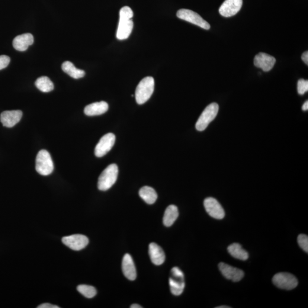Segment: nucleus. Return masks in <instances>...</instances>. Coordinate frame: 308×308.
Instances as JSON below:
<instances>
[{
	"mask_svg": "<svg viewBox=\"0 0 308 308\" xmlns=\"http://www.w3.org/2000/svg\"><path fill=\"white\" fill-rule=\"evenodd\" d=\"M108 109V105L107 102H95L86 106L84 109V113L88 116H96L105 113Z\"/></svg>",
	"mask_w": 308,
	"mask_h": 308,
	"instance_id": "6ab92c4d",
	"label": "nucleus"
},
{
	"mask_svg": "<svg viewBox=\"0 0 308 308\" xmlns=\"http://www.w3.org/2000/svg\"><path fill=\"white\" fill-rule=\"evenodd\" d=\"M115 136L113 133H108L101 138L95 148V155L98 158L104 156L110 152L114 145Z\"/></svg>",
	"mask_w": 308,
	"mask_h": 308,
	"instance_id": "9d476101",
	"label": "nucleus"
},
{
	"mask_svg": "<svg viewBox=\"0 0 308 308\" xmlns=\"http://www.w3.org/2000/svg\"><path fill=\"white\" fill-rule=\"evenodd\" d=\"M297 91L300 95H304L308 91V81L303 79H301L298 81Z\"/></svg>",
	"mask_w": 308,
	"mask_h": 308,
	"instance_id": "bb28decb",
	"label": "nucleus"
},
{
	"mask_svg": "<svg viewBox=\"0 0 308 308\" xmlns=\"http://www.w3.org/2000/svg\"><path fill=\"white\" fill-rule=\"evenodd\" d=\"M301 58H302V60L303 61V62H305V63L307 65H308V51H305V52L303 54L302 57H301Z\"/></svg>",
	"mask_w": 308,
	"mask_h": 308,
	"instance_id": "c756f323",
	"label": "nucleus"
},
{
	"mask_svg": "<svg viewBox=\"0 0 308 308\" xmlns=\"http://www.w3.org/2000/svg\"><path fill=\"white\" fill-rule=\"evenodd\" d=\"M118 175V168L117 165L111 164L107 167L98 178L99 190L105 191L110 189L116 182Z\"/></svg>",
	"mask_w": 308,
	"mask_h": 308,
	"instance_id": "7ed1b4c3",
	"label": "nucleus"
},
{
	"mask_svg": "<svg viewBox=\"0 0 308 308\" xmlns=\"http://www.w3.org/2000/svg\"><path fill=\"white\" fill-rule=\"evenodd\" d=\"M218 266L221 274L228 280L239 282L242 280L245 276V273L241 269L232 267L226 263L220 262Z\"/></svg>",
	"mask_w": 308,
	"mask_h": 308,
	"instance_id": "f8f14e48",
	"label": "nucleus"
},
{
	"mask_svg": "<svg viewBox=\"0 0 308 308\" xmlns=\"http://www.w3.org/2000/svg\"><path fill=\"white\" fill-rule=\"evenodd\" d=\"M62 241L64 245L77 251L85 248L89 242L87 237L80 234L63 237Z\"/></svg>",
	"mask_w": 308,
	"mask_h": 308,
	"instance_id": "1a4fd4ad",
	"label": "nucleus"
},
{
	"mask_svg": "<svg viewBox=\"0 0 308 308\" xmlns=\"http://www.w3.org/2000/svg\"><path fill=\"white\" fill-rule=\"evenodd\" d=\"M228 252L233 258L245 261L249 258L248 253L239 243H233L228 247Z\"/></svg>",
	"mask_w": 308,
	"mask_h": 308,
	"instance_id": "412c9836",
	"label": "nucleus"
},
{
	"mask_svg": "<svg viewBox=\"0 0 308 308\" xmlns=\"http://www.w3.org/2000/svg\"><path fill=\"white\" fill-rule=\"evenodd\" d=\"M10 62V57L5 55L0 56V70L6 68Z\"/></svg>",
	"mask_w": 308,
	"mask_h": 308,
	"instance_id": "cd10ccee",
	"label": "nucleus"
},
{
	"mask_svg": "<svg viewBox=\"0 0 308 308\" xmlns=\"http://www.w3.org/2000/svg\"><path fill=\"white\" fill-rule=\"evenodd\" d=\"M123 271L125 277L128 280L133 281L137 277V271L136 266L132 257L129 254L124 255L123 261Z\"/></svg>",
	"mask_w": 308,
	"mask_h": 308,
	"instance_id": "dca6fc26",
	"label": "nucleus"
},
{
	"mask_svg": "<svg viewBox=\"0 0 308 308\" xmlns=\"http://www.w3.org/2000/svg\"><path fill=\"white\" fill-rule=\"evenodd\" d=\"M243 0H226L219 8V14L225 17L235 15L241 9Z\"/></svg>",
	"mask_w": 308,
	"mask_h": 308,
	"instance_id": "ddd939ff",
	"label": "nucleus"
},
{
	"mask_svg": "<svg viewBox=\"0 0 308 308\" xmlns=\"http://www.w3.org/2000/svg\"><path fill=\"white\" fill-rule=\"evenodd\" d=\"M134 13L128 6H124L120 12V21L117 32V38L120 40L127 39L132 32Z\"/></svg>",
	"mask_w": 308,
	"mask_h": 308,
	"instance_id": "f257e3e1",
	"label": "nucleus"
},
{
	"mask_svg": "<svg viewBox=\"0 0 308 308\" xmlns=\"http://www.w3.org/2000/svg\"><path fill=\"white\" fill-rule=\"evenodd\" d=\"M297 241L298 245L307 253L308 252V237L304 234H300L298 236Z\"/></svg>",
	"mask_w": 308,
	"mask_h": 308,
	"instance_id": "a878e982",
	"label": "nucleus"
},
{
	"mask_svg": "<svg viewBox=\"0 0 308 308\" xmlns=\"http://www.w3.org/2000/svg\"><path fill=\"white\" fill-rule=\"evenodd\" d=\"M179 216L178 208L175 205H170L166 208L163 216V224L166 227H171Z\"/></svg>",
	"mask_w": 308,
	"mask_h": 308,
	"instance_id": "aec40b11",
	"label": "nucleus"
},
{
	"mask_svg": "<svg viewBox=\"0 0 308 308\" xmlns=\"http://www.w3.org/2000/svg\"><path fill=\"white\" fill-rule=\"evenodd\" d=\"M22 112L20 110L5 111L0 115V121L3 126L13 127L21 120Z\"/></svg>",
	"mask_w": 308,
	"mask_h": 308,
	"instance_id": "4468645a",
	"label": "nucleus"
},
{
	"mask_svg": "<svg viewBox=\"0 0 308 308\" xmlns=\"http://www.w3.org/2000/svg\"><path fill=\"white\" fill-rule=\"evenodd\" d=\"M170 290L175 296H180L185 288L184 273L178 267L172 268L169 278Z\"/></svg>",
	"mask_w": 308,
	"mask_h": 308,
	"instance_id": "423d86ee",
	"label": "nucleus"
},
{
	"mask_svg": "<svg viewBox=\"0 0 308 308\" xmlns=\"http://www.w3.org/2000/svg\"><path fill=\"white\" fill-rule=\"evenodd\" d=\"M34 43V37L31 33L21 34L15 38L13 46L15 49L20 51H24Z\"/></svg>",
	"mask_w": 308,
	"mask_h": 308,
	"instance_id": "f3484780",
	"label": "nucleus"
},
{
	"mask_svg": "<svg viewBox=\"0 0 308 308\" xmlns=\"http://www.w3.org/2000/svg\"><path fill=\"white\" fill-rule=\"evenodd\" d=\"M36 169L38 174L47 176L53 172L54 165L49 152L42 150L38 153L36 160Z\"/></svg>",
	"mask_w": 308,
	"mask_h": 308,
	"instance_id": "20e7f679",
	"label": "nucleus"
},
{
	"mask_svg": "<svg viewBox=\"0 0 308 308\" xmlns=\"http://www.w3.org/2000/svg\"><path fill=\"white\" fill-rule=\"evenodd\" d=\"M62 69L64 72L75 79L81 78L85 75L84 70L77 69L74 64L70 62H64Z\"/></svg>",
	"mask_w": 308,
	"mask_h": 308,
	"instance_id": "5701e85b",
	"label": "nucleus"
},
{
	"mask_svg": "<svg viewBox=\"0 0 308 308\" xmlns=\"http://www.w3.org/2000/svg\"><path fill=\"white\" fill-rule=\"evenodd\" d=\"M130 308H142V307H141L139 304H133V305H131Z\"/></svg>",
	"mask_w": 308,
	"mask_h": 308,
	"instance_id": "2f4dec72",
	"label": "nucleus"
},
{
	"mask_svg": "<svg viewBox=\"0 0 308 308\" xmlns=\"http://www.w3.org/2000/svg\"><path fill=\"white\" fill-rule=\"evenodd\" d=\"M149 255L154 264L160 265L165 261V254L163 249L155 243L149 245Z\"/></svg>",
	"mask_w": 308,
	"mask_h": 308,
	"instance_id": "a211bd4d",
	"label": "nucleus"
},
{
	"mask_svg": "<svg viewBox=\"0 0 308 308\" xmlns=\"http://www.w3.org/2000/svg\"><path fill=\"white\" fill-rule=\"evenodd\" d=\"M155 81L152 77H147L138 85L136 91V99L138 104L142 105L152 97L154 91Z\"/></svg>",
	"mask_w": 308,
	"mask_h": 308,
	"instance_id": "f03ea898",
	"label": "nucleus"
},
{
	"mask_svg": "<svg viewBox=\"0 0 308 308\" xmlns=\"http://www.w3.org/2000/svg\"><path fill=\"white\" fill-rule=\"evenodd\" d=\"M276 63L275 58L265 53H260L254 59V65L263 71L269 72L274 67Z\"/></svg>",
	"mask_w": 308,
	"mask_h": 308,
	"instance_id": "2eb2a0df",
	"label": "nucleus"
},
{
	"mask_svg": "<svg viewBox=\"0 0 308 308\" xmlns=\"http://www.w3.org/2000/svg\"><path fill=\"white\" fill-rule=\"evenodd\" d=\"M273 283L282 290H293L298 285V280L294 275L290 273L281 272L276 274L272 278Z\"/></svg>",
	"mask_w": 308,
	"mask_h": 308,
	"instance_id": "0eeeda50",
	"label": "nucleus"
},
{
	"mask_svg": "<svg viewBox=\"0 0 308 308\" xmlns=\"http://www.w3.org/2000/svg\"><path fill=\"white\" fill-rule=\"evenodd\" d=\"M205 210L210 216L216 219H222L225 216V212L216 199L207 198L204 201Z\"/></svg>",
	"mask_w": 308,
	"mask_h": 308,
	"instance_id": "9b49d317",
	"label": "nucleus"
},
{
	"mask_svg": "<svg viewBox=\"0 0 308 308\" xmlns=\"http://www.w3.org/2000/svg\"><path fill=\"white\" fill-rule=\"evenodd\" d=\"M302 109L303 111H307L308 110V101H307L304 103Z\"/></svg>",
	"mask_w": 308,
	"mask_h": 308,
	"instance_id": "7c9ffc66",
	"label": "nucleus"
},
{
	"mask_svg": "<svg viewBox=\"0 0 308 308\" xmlns=\"http://www.w3.org/2000/svg\"><path fill=\"white\" fill-rule=\"evenodd\" d=\"M35 85L40 91L44 92H50L54 89L53 83L49 78L46 76L38 78L35 82Z\"/></svg>",
	"mask_w": 308,
	"mask_h": 308,
	"instance_id": "b1692460",
	"label": "nucleus"
},
{
	"mask_svg": "<svg viewBox=\"0 0 308 308\" xmlns=\"http://www.w3.org/2000/svg\"><path fill=\"white\" fill-rule=\"evenodd\" d=\"M176 15L181 20L190 22V23L197 25L205 30H210L211 28L209 23L204 20L200 15L194 11L189 10V9H180L177 12Z\"/></svg>",
	"mask_w": 308,
	"mask_h": 308,
	"instance_id": "6e6552de",
	"label": "nucleus"
},
{
	"mask_svg": "<svg viewBox=\"0 0 308 308\" xmlns=\"http://www.w3.org/2000/svg\"><path fill=\"white\" fill-rule=\"evenodd\" d=\"M38 308H59V307L54 306V305L50 304L49 303H45L40 305V306L37 307Z\"/></svg>",
	"mask_w": 308,
	"mask_h": 308,
	"instance_id": "c85d7f7f",
	"label": "nucleus"
},
{
	"mask_svg": "<svg viewBox=\"0 0 308 308\" xmlns=\"http://www.w3.org/2000/svg\"><path fill=\"white\" fill-rule=\"evenodd\" d=\"M140 197L149 204H153L156 201L158 198V195L155 190L149 186H144L139 192Z\"/></svg>",
	"mask_w": 308,
	"mask_h": 308,
	"instance_id": "4be33fe9",
	"label": "nucleus"
},
{
	"mask_svg": "<svg viewBox=\"0 0 308 308\" xmlns=\"http://www.w3.org/2000/svg\"><path fill=\"white\" fill-rule=\"evenodd\" d=\"M219 105L216 103H212L211 104L204 109L203 113H201L197 123H196V128L200 131H203L206 129L208 125L216 118L219 111Z\"/></svg>",
	"mask_w": 308,
	"mask_h": 308,
	"instance_id": "39448f33",
	"label": "nucleus"
},
{
	"mask_svg": "<svg viewBox=\"0 0 308 308\" xmlns=\"http://www.w3.org/2000/svg\"><path fill=\"white\" fill-rule=\"evenodd\" d=\"M230 308L231 307L229 306H219V307H216V308Z\"/></svg>",
	"mask_w": 308,
	"mask_h": 308,
	"instance_id": "473e14b6",
	"label": "nucleus"
},
{
	"mask_svg": "<svg viewBox=\"0 0 308 308\" xmlns=\"http://www.w3.org/2000/svg\"><path fill=\"white\" fill-rule=\"evenodd\" d=\"M77 291L86 298H91L97 294V290L94 287L88 285H80L77 287Z\"/></svg>",
	"mask_w": 308,
	"mask_h": 308,
	"instance_id": "393cba45",
	"label": "nucleus"
}]
</instances>
